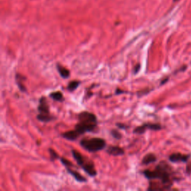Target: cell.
Instances as JSON below:
<instances>
[{"label":"cell","mask_w":191,"mask_h":191,"mask_svg":"<svg viewBox=\"0 0 191 191\" xmlns=\"http://www.w3.org/2000/svg\"><path fill=\"white\" fill-rule=\"evenodd\" d=\"M117 125L118 126V128H119V129H129V126H126V125H125V124H122V123H117Z\"/></svg>","instance_id":"d6986e66"},{"label":"cell","mask_w":191,"mask_h":191,"mask_svg":"<svg viewBox=\"0 0 191 191\" xmlns=\"http://www.w3.org/2000/svg\"><path fill=\"white\" fill-rule=\"evenodd\" d=\"M72 154L78 164L83 169L87 174H88L91 177H94L97 175V172L95 169V165L91 160H90L87 157L83 156L79 151L76 150V149H72Z\"/></svg>","instance_id":"3957f363"},{"label":"cell","mask_w":191,"mask_h":191,"mask_svg":"<svg viewBox=\"0 0 191 191\" xmlns=\"http://www.w3.org/2000/svg\"><path fill=\"white\" fill-rule=\"evenodd\" d=\"M172 170L168 163L162 161L155 167L154 170H146L143 171V175L149 180L160 179L167 190L170 189L172 184Z\"/></svg>","instance_id":"6da1fadb"},{"label":"cell","mask_w":191,"mask_h":191,"mask_svg":"<svg viewBox=\"0 0 191 191\" xmlns=\"http://www.w3.org/2000/svg\"><path fill=\"white\" fill-rule=\"evenodd\" d=\"M175 1H178V0H175Z\"/></svg>","instance_id":"603a6c76"},{"label":"cell","mask_w":191,"mask_h":191,"mask_svg":"<svg viewBox=\"0 0 191 191\" xmlns=\"http://www.w3.org/2000/svg\"><path fill=\"white\" fill-rule=\"evenodd\" d=\"M146 129L153 130V131H158V130L161 129V125H159V124L155 123H146L141 125V126L135 128V129H134V133L141 135V134L144 133Z\"/></svg>","instance_id":"5b68a950"},{"label":"cell","mask_w":191,"mask_h":191,"mask_svg":"<svg viewBox=\"0 0 191 191\" xmlns=\"http://www.w3.org/2000/svg\"><path fill=\"white\" fill-rule=\"evenodd\" d=\"M157 161V157L154 154H148L146 155V156L143 158V161H142V163L144 165H148L149 163H154Z\"/></svg>","instance_id":"4fadbf2b"},{"label":"cell","mask_w":191,"mask_h":191,"mask_svg":"<svg viewBox=\"0 0 191 191\" xmlns=\"http://www.w3.org/2000/svg\"><path fill=\"white\" fill-rule=\"evenodd\" d=\"M50 97L52 98V99L53 100H55V101H58V102H62L64 101V99L63 93L61 91H56L50 94Z\"/></svg>","instance_id":"5bb4252c"},{"label":"cell","mask_w":191,"mask_h":191,"mask_svg":"<svg viewBox=\"0 0 191 191\" xmlns=\"http://www.w3.org/2000/svg\"><path fill=\"white\" fill-rule=\"evenodd\" d=\"M57 70H58L59 74H60V76H61L62 78H67L70 77V71H69L68 69H66V67H64V66H63L62 65H61L59 64H57Z\"/></svg>","instance_id":"7c38bea8"},{"label":"cell","mask_w":191,"mask_h":191,"mask_svg":"<svg viewBox=\"0 0 191 191\" xmlns=\"http://www.w3.org/2000/svg\"><path fill=\"white\" fill-rule=\"evenodd\" d=\"M111 135H112V137H114L115 139L117 140H119L122 138V135L120 132H119V131H117V130H112L111 131Z\"/></svg>","instance_id":"ac0fdd59"},{"label":"cell","mask_w":191,"mask_h":191,"mask_svg":"<svg viewBox=\"0 0 191 191\" xmlns=\"http://www.w3.org/2000/svg\"><path fill=\"white\" fill-rule=\"evenodd\" d=\"M140 69H141V64H137V65H136V66H135V70H134V72H135V74H136V73H137V72H139V70H140Z\"/></svg>","instance_id":"ffe728a7"},{"label":"cell","mask_w":191,"mask_h":191,"mask_svg":"<svg viewBox=\"0 0 191 191\" xmlns=\"http://www.w3.org/2000/svg\"><path fill=\"white\" fill-rule=\"evenodd\" d=\"M37 118L39 121L43 122V123H48L54 119V117H52V115H42L40 114L37 116Z\"/></svg>","instance_id":"9a60e30c"},{"label":"cell","mask_w":191,"mask_h":191,"mask_svg":"<svg viewBox=\"0 0 191 191\" xmlns=\"http://www.w3.org/2000/svg\"><path fill=\"white\" fill-rule=\"evenodd\" d=\"M37 110H38L40 114H42V115H51L50 106L48 105L46 97H44V96H42L40 99V102H39Z\"/></svg>","instance_id":"8992f818"},{"label":"cell","mask_w":191,"mask_h":191,"mask_svg":"<svg viewBox=\"0 0 191 191\" xmlns=\"http://www.w3.org/2000/svg\"><path fill=\"white\" fill-rule=\"evenodd\" d=\"M189 158V155H183L181 153H173L169 157L171 162H187Z\"/></svg>","instance_id":"52a82bcc"},{"label":"cell","mask_w":191,"mask_h":191,"mask_svg":"<svg viewBox=\"0 0 191 191\" xmlns=\"http://www.w3.org/2000/svg\"><path fill=\"white\" fill-rule=\"evenodd\" d=\"M79 136L80 135L76 131V130H73V131H69L67 132L62 134V137L65 139L69 140V141H76Z\"/></svg>","instance_id":"8fae6325"},{"label":"cell","mask_w":191,"mask_h":191,"mask_svg":"<svg viewBox=\"0 0 191 191\" xmlns=\"http://www.w3.org/2000/svg\"><path fill=\"white\" fill-rule=\"evenodd\" d=\"M82 148L90 152H96L101 151L106 147V142L104 139L99 137H85L80 141Z\"/></svg>","instance_id":"277c9868"},{"label":"cell","mask_w":191,"mask_h":191,"mask_svg":"<svg viewBox=\"0 0 191 191\" xmlns=\"http://www.w3.org/2000/svg\"><path fill=\"white\" fill-rule=\"evenodd\" d=\"M26 79L25 76H22L21 74H16V82H17V86L22 92H26V88H25L24 81Z\"/></svg>","instance_id":"30bf717a"},{"label":"cell","mask_w":191,"mask_h":191,"mask_svg":"<svg viewBox=\"0 0 191 191\" xmlns=\"http://www.w3.org/2000/svg\"><path fill=\"white\" fill-rule=\"evenodd\" d=\"M66 170H67V172L70 173V175H72V176H73V178L76 179L77 182H87L86 178H84L83 176H82V175H81L80 173H78L77 171H75L73 170H72L71 167H66Z\"/></svg>","instance_id":"9c48e42d"},{"label":"cell","mask_w":191,"mask_h":191,"mask_svg":"<svg viewBox=\"0 0 191 191\" xmlns=\"http://www.w3.org/2000/svg\"><path fill=\"white\" fill-rule=\"evenodd\" d=\"M79 85H80V82L76 80L72 81V82H70L68 84L67 90L69 91H74L76 88H78V87Z\"/></svg>","instance_id":"2e32d148"},{"label":"cell","mask_w":191,"mask_h":191,"mask_svg":"<svg viewBox=\"0 0 191 191\" xmlns=\"http://www.w3.org/2000/svg\"><path fill=\"white\" fill-rule=\"evenodd\" d=\"M50 157H51V160H52V161H56V159H59L60 158V157L58 156V155L57 154V153L56 152V151H54L53 149H50Z\"/></svg>","instance_id":"e0dca14e"},{"label":"cell","mask_w":191,"mask_h":191,"mask_svg":"<svg viewBox=\"0 0 191 191\" xmlns=\"http://www.w3.org/2000/svg\"><path fill=\"white\" fill-rule=\"evenodd\" d=\"M79 122L76 124L75 130L80 136L86 132H91L97 126V118L95 114L88 111H83L78 115Z\"/></svg>","instance_id":"7a4b0ae2"},{"label":"cell","mask_w":191,"mask_h":191,"mask_svg":"<svg viewBox=\"0 0 191 191\" xmlns=\"http://www.w3.org/2000/svg\"><path fill=\"white\" fill-rule=\"evenodd\" d=\"M186 170H187V172H188V174H191V163H190L188 165Z\"/></svg>","instance_id":"44dd1931"},{"label":"cell","mask_w":191,"mask_h":191,"mask_svg":"<svg viewBox=\"0 0 191 191\" xmlns=\"http://www.w3.org/2000/svg\"><path fill=\"white\" fill-rule=\"evenodd\" d=\"M107 153L113 156H119L125 154V151L123 148L117 146H110L108 147Z\"/></svg>","instance_id":"ba28073f"},{"label":"cell","mask_w":191,"mask_h":191,"mask_svg":"<svg viewBox=\"0 0 191 191\" xmlns=\"http://www.w3.org/2000/svg\"><path fill=\"white\" fill-rule=\"evenodd\" d=\"M125 93V91H124V90H120V89H117L116 90V94H121V93Z\"/></svg>","instance_id":"7402d4cb"}]
</instances>
